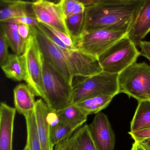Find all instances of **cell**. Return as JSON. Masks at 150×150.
Masks as SVG:
<instances>
[{
	"label": "cell",
	"mask_w": 150,
	"mask_h": 150,
	"mask_svg": "<svg viewBox=\"0 0 150 150\" xmlns=\"http://www.w3.org/2000/svg\"><path fill=\"white\" fill-rule=\"evenodd\" d=\"M144 1L103 0L86 7L83 33L106 28L129 31Z\"/></svg>",
	"instance_id": "obj_1"
},
{
	"label": "cell",
	"mask_w": 150,
	"mask_h": 150,
	"mask_svg": "<svg viewBox=\"0 0 150 150\" xmlns=\"http://www.w3.org/2000/svg\"><path fill=\"white\" fill-rule=\"evenodd\" d=\"M43 84L51 110L57 111L71 103L73 86L70 84L45 59L43 55Z\"/></svg>",
	"instance_id": "obj_2"
},
{
	"label": "cell",
	"mask_w": 150,
	"mask_h": 150,
	"mask_svg": "<svg viewBox=\"0 0 150 150\" xmlns=\"http://www.w3.org/2000/svg\"><path fill=\"white\" fill-rule=\"evenodd\" d=\"M119 93L138 101L150 100V66L145 62L135 63L118 75Z\"/></svg>",
	"instance_id": "obj_3"
},
{
	"label": "cell",
	"mask_w": 150,
	"mask_h": 150,
	"mask_svg": "<svg viewBox=\"0 0 150 150\" xmlns=\"http://www.w3.org/2000/svg\"><path fill=\"white\" fill-rule=\"evenodd\" d=\"M118 75L102 71L84 78L73 86L71 103H78L91 97L100 95L115 97L119 93Z\"/></svg>",
	"instance_id": "obj_4"
},
{
	"label": "cell",
	"mask_w": 150,
	"mask_h": 150,
	"mask_svg": "<svg viewBox=\"0 0 150 150\" xmlns=\"http://www.w3.org/2000/svg\"><path fill=\"white\" fill-rule=\"evenodd\" d=\"M140 55L136 46L127 35L101 54L98 59L103 71L119 74L136 62Z\"/></svg>",
	"instance_id": "obj_5"
},
{
	"label": "cell",
	"mask_w": 150,
	"mask_h": 150,
	"mask_svg": "<svg viewBox=\"0 0 150 150\" xmlns=\"http://www.w3.org/2000/svg\"><path fill=\"white\" fill-rule=\"evenodd\" d=\"M128 31L114 28L85 31L73 41L76 49L98 59L107 49L123 37Z\"/></svg>",
	"instance_id": "obj_6"
},
{
	"label": "cell",
	"mask_w": 150,
	"mask_h": 150,
	"mask_svg": "<svg viewBox=\"0 0 150 150\" xmlns=\"http://www.w3.org/2000/svg\"><path fill=\"white\" fill-rule=\"evenodd\" d=\"M31 28V34L26 41L23 55L25 61L26 84L34 94L47 103V99L43 84V54L40 49L36 36Z\"/></svg>",
	"instance_id": "obj_7"
},
{
	"label": "cell",
	"mask_w": 150,
	"mask_h": 150,
	"mask_svg": "<svg viewBox=\"0 0 150 150\" xmlns=\"http://www.w3.org/2000/svg\"><path fill=\"white\" fill-rule=\"evenodd\" d=\"M31 27L45 59L70 84L73 86L75 77L62 51L37 26Z\"/></svg>",
	"instance_id": "obj_8"
},
{
	"label": "cell",
	"mask_w": 150,
	"mask_h": 150,
	"mask_svg": "<svg viewBox=\"0 0 150 150\" xmlns=\"http://www.w3.org/2000/svg\"><path fill=\"white\" fill-rule=\"evenodd\" d=\"M58 47L65 55L74 77H87L103 71L98 58L79 49Z\"/></svg>",
	"instance_id": "obj_9"
},
{
	"label": "cell",
	"mask_w": 150,
	"mask_h": 150,
	"mask_svg": "<svg viewBox=\"0 0 150 150\" xmlns=\"http://www.w3.org/2000/svg\"><path fill=\"white\" fill-rule=\"evenodd\" d=\"M88 128L97 150H114L115 134L105 114H97Z\"/></svg>",
	"instance_id": "obj_10"
},
{
	"label": "cell",
	"mask_w": 150,
	"mask_h": 150,
	"mask_svg": "<svg viewBox=\"0 0 150 150\" xmlns=\"http://www.w3.org/2000/svg\"><path fill=\"white\" fill-rule=\"evenodd\" d=\"M32 8L39 23L60 30L69 36L65 18L59 3L39 0L32 1Z\"/></svg>",
	"instance_id": "obj_11"
},
{
	"label": "cell",
	"mask_w": 150,
	"mask_h": 150,
	"mask_svg": "<svg viewBox=\"0 0 150 150\" xmlns=\"http://www.w3.org/2000/svg\"><path fill=\"white\" fill-rule=\"evenodd\" d=\"M16 109L4 102L0 106V150H12L14 120Z\"/></svg>",
	"instance_id": "obj_12"
},
{
	"label": "cell",
	"mask_w": 150,
	"mask_h": 150,
	"mask_svg": "<svg viewBox=\"0 0 150 150\" xmlns=\"http://www.w3.org/2000/svg\"><path fill=\"white\" fill-rule=\"evenodd\" d=\"M150 32V0H144L127 36L136 46H138Z\"/></svg>",
	"instance_id": "obj_13"
},
{
	"label": "cell",
	"mask_w": 150,
	"mask_h": 150,
	"mask_svg": "<svg viewBox=\"0 0 150 150\" xmlns=\"http://www.w3.org/2000/svg\"><path fill=\"white\" fill-rule=\"evenodd\" d=\"M54 150H97L90 135L88 125H85L57 144Z\"/></svg>",
	"instance_id": "obj_14"
},
{
	"label": "cell",
	"mask_w": 150,
	"mask_h": 150,
	"mask_svg": "<svg viewBox=\"0 0 150 150\" xmlns=\"http://www.w3.org/2000/svg\"><path fill=\"white\" fill-rule=\"evenodd\" d=\"M49 109L43 99L36 101L34 113L38 135L42 150H54L50 140V126L47 120Z\"/></svg>",
	"instance_id": "obj_15"
},
{
	"label": "cell",
	"mask_w": 150,
	"mask_h": 150,
	"mask_svg": "<svg viewBox=\"0 0 150 150\" xmlns=\"http://www.w3.org/2000/svg\"><path fill=\"white\" fill-rule=\"evenodd\" d=\"M13 93L15 108L20 114L25 116L34 111L35 95L28 85L19 84L14 88Z\"/></svg>",
	"instance_id": "obj_16"
},
{
	"label": "cell",
	"mask_w": 150,
	"mask_h": 150,
	"mask_svg": "<svg viewBox=\"0 0 150 150\" xmlns=\"http://www.w3.org/2000/svg\"><path fill=\"white\" fill-rule=\"evenodd\" d=\"M32 1L15 2H0V22L26 16H35L32 8Z\"/></svg>",
	"instance_id": "obj_17"
},
{
	"label": "cell",
	"mask_w": 150,
	"mask_h": 150,
	"mask_svg": "<svg viewBox=\"0 0 150 150\" xmlns=\"http://www.w3.org/2000/svg\"><path fill=\"white\" fill-rule=\"evenodd\" d=\"M56 113L60 122L70 126L76 130L86 122L88 116L76 104L71 102Z\"/></svg>",
	"instance_id": "obj_18"
},
{
	"label": "cell",
	"mask_w": 150,
	"mask_h": 150,
	"mask_svg": "<svg viewBox=\"0 0 150 150\" xmlns=\"http://www.w3.org/2000/svg\"><path fill=\"white\" fill-rule=\"evenodd\" d=\"M1 68L8 78L17 81L25 80L26 69L23 54H9L8 59Z\"/></svg>",
	"instance_id": "obj_19"
},
{
	"label": "cell",
	"mask_w": 150,
	"mask_h": 150,
	"mask_svg": "<svg viewBox=\"0 0 150 150\" xmlns=\"http://www.w3.org/2000/svg\"><path fill=\"white\" fill-rule=\"evenodd\" d=\"M18 24L9 22H1V29L3 31L9 46L15 54L23 55L25 51L26 41L19 35Z\"/></svg>",
	"instance_id": "obj_20"
},
{
	"label": "cell",
	"mask_w": 150,
	"mask_h": 150,
	"mask_svg": "<svg viewBox=\"0 0 150 150\" xmlns=\"http://www.w3.org/2000/svg\"><path fill=\"white\" fill-rule=\"evenodd\" d=\"M150 127V100L138 101L130 124V131L135 132Z\"/></svg>",
	"instance_id": "obj_21"
},
{
	"label": "cell",
	"mask_w": 150,
	"mask_h": 150,
	"mask_svg": "<svg viewBox=\"0 0 150 150\" xmlns=\"http://www.w3.org/2000/svg\"><path fill=\"white\" fill-rule=\"evenodd\" d=\"M113 98L112 96L100 95L88 98L76 104L88 115L97 114L109 105Z\"/></svg>",
	"instance_id": "obj_22"
},
{
	"label": "cell",
	"mask_w": 150,
	"mask_h": 150,
	"mask_svg": "<svg viewBox=\"0 0 150 150\" xmlns=\"http://www.w3.org/2000/svg\"><path fill=\"white\" fill-rule=\"evenodd\" d=\"M27 130L26 144L30 150H42L38 138L34 111L24 116Z\"/></svg>",
	"instance_id": "obj_23"
},
{
	"label": "cell",
	"mask_w": 150,
	"mask_h": 150,
	"mask_svg": "<svg viewBox=\"0 0 150 150\" xmlns=\"http://www.w3.org/2000/svg\"><path fill=\"white\" fill-rule=\"evenodd\" d=\"M85 12L65 18L69 35L73 41L78 38L83 32Z\"/></svg>",
	"instance_id": "obj_24"
},
{
	"label": "cell",
	"mask_w": 150,
	"mask_h": 150,
	"mask_svg": "<svg viewBox=\"0 0 150 150\" xmlns=\"http://www.w3.org/2000/svg\"><path fill=\"white\" fill-rule=\"evenodd\" d=\"M76 129L70 126L60 122L50 129V140L52 146H55L72 134Z\"/></svg>",
	"instance_id": "obj_25"
},
{
	"label": "cell",
	"mask_w": 150,
	"mask_h": 150,
	"mask_svg": "<svg viewBox=\"0 0 150 150\" xmlns=\"http://www.w3.org/2000/svg\"><path fill=\"white\" fill-rule=\"evenodd\" d=\"M59 3L65 18L84 12L86 8L77 0H61Z\"/></svg>",
	"instance_id": "obj_26"
},
{
	"label": "cell",
	"mask_w": 150,
	"mask_h": 150,
	"mask_svg": "<svg viewBox=\"0 0 150 150\" xmlns=\"http://www.w3.org/2000/svg\"><path fill=\"white\" fill-rule=\"evenodd\" d=\"M0 33V65L2 66L8 59L9 54L8 52L9 43L3 31Z\"/></svg>",
	"instance_id": "obj_27"
},
{
	"label": "cell",
	"mask_w": 150,
	"mask_h": 150,
	"mask_svg": "<svg viewBox=\"0 0 150 150\" xmlns=\"http://www.w3.org/2000/svg\"><path fill=\"white\" fill-rule=\"evenodd\" d=\"M9 22L17 24H23L31 26H37L39 23L38 20L35 16H26L17 18H12L4 22Z\"/></svg>",
	"instance_id": "obj_28"
},
{
	"label": "cell",
	"mask_w": 150,
	"mask_h": 150,
	"mask_svg": "<svg viewBox=\"0 0 150 150\" xmlns=\"http://www.w3.org/2000/svg\"><path fill=\"white\" fill-rule=\"evenodd\" d=\"M48 29L58 38L60 39L64 43L65 45H67L68 46L71 47L72 48H75L74 45V42L73 40L68 34H66L65 33L58 29H55L53 27L48 26Z\"/></svg>",
	"instance_id": "obj_29"
},
{
	"label": "cell",
	"mask_w": 150,
	"mask_h": 150,
	"mask_svg": "<svg viewBox=\"0 0 150 150\" xmlns=\"http://www.w3.org/2000/svg\"><path fill=\"white\" fill-rule=\"evenodd\" d=\"M129 134L135 141L143 142L150 138V127L135 132L130 131Z\"/></svg>",
	"instance_id": "obj_30"
},
{
	"label": "cell",
	"mask_w": 150,
	"mask_h": 150,
	"mask_svg": "<svg viewBox=\"0 0 150 150\" xmlns=\"http://www.w3.org/2000/svg\"><path fill=\"white\" fill-rule=\"evenodd\" d=\"M18 31L21 38L26 41H27L31 34V26L27 25L19 24Z\"/></svg>",
	"instance_id": "obj_31"
},
{
	"label": "cell",
	"mask_w": 150,
	"mask_h": 150,
	"mask_svg": "<svg viewBox=\"0 0 150 150\" xmlns=\"http://www.w3.org/2000/svg\"><path fill=\"white\" fill-rule=\"evenodd\" d=\"M138 46L141 49V55L144 56L150 62V41H141Z\"/></svg>",
	"instance_id": "obj_32"
},
{
	"label": "cell",
	"mask_w": 150,
	"mask_h": 150,
	"mask_svg": "<svg viewBox=\"0 0 150 150\" xmlns=\"http://www.w3.org/2000/svg\"><path fill=\"white\" fill-rule=\"evenodd\" d=\"M130 150H150V145L144 142L135 141Z\"/></svg>",
	"instance_id": "obj_33"
},
{
	"label": "cell",
	"mask_w": 150,
	"mask_h": 150,
	"mask_svg": "<svg viewBox=\"0 0 150 150\" xmlns=\"http://www.w3.org/2000/svg\"><path fill=\"white\" fill-rule=\"evenodd\" d=\"M83 4L85 7L95 5L102 1L103 0H77Z\"/></svg>",
	"instance_id": "obj_34"
},
{
	"label": "cell",
	"mask_w": 150,
	"mask_h": 150,
	"mask_svg": "<svg viewBox=\"0 0 150 150\" xmlns=\"http://www.w3.org/2000/svg\"><path fill=\"white\" fill-rule=\"evenodd\" d=\"M39 1V0H32V1ZM42 1H46L49 2L53 3L58 4L60 1L61 0H42Z\"/></svg>",
	"instance_id": "obj_35"
},
{
	"label": "cell",
	"mask_w": 150,
	"mask_h": 150,
	"mask_svg": "<svg viewBox=\"0 0 150 150\" xmlns=\"http://www.w3.org/2000/svg\"><path fill=\"white\" fill-rule=\"evenodd\" d=\"M23 0H0L1 2H15L21 1Z\"/></svg>",
	"instance_id": "obj_36"
},
{
	"label": "cell",
	"mask_w": 150,
	"mask_h": 150,
	"mask_svg": "<svg viewBox=\"0 0 150 150\" xmlns=\"http://www.w3.org/2000/svg\"><path fill=\"white\" fill-rule=\"evenodd\" d=\"M23 150H30V149H29V147H28L27 144H26L25 147H24V148L23 149Z\"/></svg>",
	"instance_id": "obj_37"
}]
</instances>
